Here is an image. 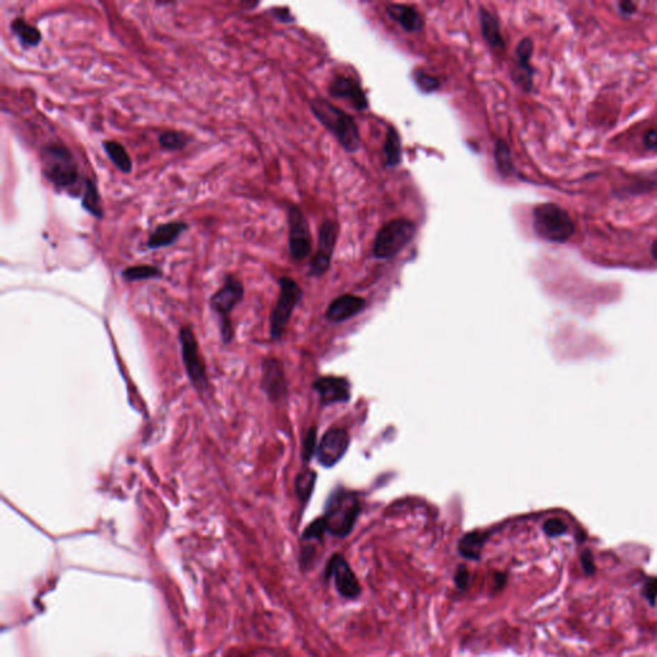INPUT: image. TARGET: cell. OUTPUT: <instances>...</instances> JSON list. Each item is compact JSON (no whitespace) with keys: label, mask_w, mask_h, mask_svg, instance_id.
Here are the masks:
<instances>
[{"label":"cell","mask_w":657,"mask_h":657,"mask_svg":"<svg viewBox=\"0 0 657 657\" xmlns=\"http://www.w3.org/2000/svg\"><path fill=\"white\" fill-rule=\"evenodd\" d=\"M316 437H317V430L313 426L308 433L305 434V441H303V449H302V457L305 462H308L312 458L315 452H316Z\"/></svg>","instance_id":"33"},{"label":"cell","mask_w":657,"mask_h":657,"mask_svg":"<svg viewBox=\"0 0 657 657\" xmlns=\"http://www.w3.org/2000/svg\"><path fill=\"white\" fill-rule=\"evenodd\" d=\"M360 511L358 497L353 492L338 489L328 497L322 518L330 534L345 538L351 534Z\"/></svg>","instance_id":"4"},{"label":"cell","mask_w":657,"mask_h":657,"mask_svg":"<svg viewBox=\"0 0 657 657\" xmlns=\"http://www.w3.org/2000/svg\"><path fill=\"white\" fill-rule=\"evenodd\" d=\"M328 531V528H326V522L324 520V518H319L316 520L312 521L307 528H305V531H303V541H319L321 542L322 538H324V534Z\"/></svg>","instance_id":"31"},{"label":"cell","mask_w":657,"mask_h":657,"mask_svg":"<svg viewBox=\"0 0 657 657\" xmlns=\"http://www.w3.org/2000/svg\"><path fill=\"white\" fill-rule=\"evenodd\" d=\"M163 276L162 270L157 266L137 265L130 266L122 271V278L126 281L149 280V279H160Z\"/></svg>","instance_id":"27"},{"label":"cell","mask_w":657,"mask_h":657,"mask_svg":"<svg viewBox=\"0 0 657 657\" xmlns=\"http://www.w3.org/2000/svg\"><path fill=\"white\" fill-rule=\"evenodd\" d=\"M316 483V473L310 469H305L298 474L296 479V493L302 502H307L312 496L313 488Z\"/></svg>","instance_id":"28"},{"label":"cell","mask_w":657,"mask_h":657,"mask_svg":"<svg viewBox=\"0 0 657 657\" xmlns=\"http://www.w3.org/2000/svg\"><path fill=\"white\" fill-rule=\"evenodd\" d=\"M41 163L43 175L58 189L70 190L80 181L79 165L66 145H45L41 149Z\"/></svg>","instance_id":"2"},{"label":"cell","mask_w":657,"mask_h":657,"mask_svg":"<svg viewBox=\"0 0 657 657\" xmlns=\"http://www.w3.org/2000/svg\"><path fill=\"white\" fill-rule=\"evenodd\" d=\"M366 305L365 299L352 294H345L334 299L326 311V319L333 322H342L358 315Z\"/></svg>","instance_id":"18"},{"label":"cell","mask_w":657,"mask_h":657,"mask_svg":"<svg viewBox=\"0 0 657 657\" xmlns=\"http://www.w3.org/2000/svg\"><path fill=\"white\" fill-rule=\"evenodd\" d=\"M641 594L651 606H655L657 601V577H647L642 585Z\"/></svg>","instance_id":"34"},{"label":"cell","mask_w":657,"mask_h":657,"mask_svg":"<svg viewBox=\"0 0 657 657\" xmlns=\"http://www.w3.org/2000/svg\"><path fill=\"white\" fill-rule=\"evenodd\" d=\"M453 580H455V584H456L457 588H458L460 591L464 592V591L467 589L469 583H470V571L466 568V565L461 564V565L457 568Z\"/></svg>","instance_id":"35"},{"label":"cell","mask_w":657,"mask_h":657,"mask_svg":"<svg viewBox=\"0 0 657 657\" xmlns=\"http://www.w3.org/2000/svg\"><path fill=\"white\" fill-rule=\"evenodd\" d=\"M617 8L621 15L632 16L637 12V4H634L633 1H620L617 3Z\"/></svg>","instance_id":"39"},{"label":"cell","mask_w":657,"mask_h":657,"mask_svg":"<svg viewBox=\"0 0 657 657\" xmlns=\"http://www.w3.org/2000/svg\"><path fill=\"white\" fill-rule=\"evenodd\" d=\"M580 562H582V566H583L585 574L588 577H592L596 573V564H594V554L589 550L583 551L582 556H580Z\"/></svg>","instance_id":"36"},{"label":"cell","mask_w":657,"mask_h":657,"mask_svg":"<svg viewBox=\"0 0 657 657\" xmlns=\"http://www.w3.org/2000/svg\"><path fill=\"white\" fill-rule=\"evenodd\" d=\"M533 232L541 241L561 244L574 235L575 225L566 209L548 202L533 209Z\"/></svg>","instance_id":"3"},{"label":"cell","mask_w":657,"mask_h":657,"mask_svg":"<svg viewBox=\"0 0 657 657\" xmlns=\"http://www.w3.org/2000/svg\"><path fill=\"white\" fill-rule=\"evenodd\" d=\"M385 162L388 167H397L402 162L401 137L397 128L388 126L384 145Z\"/></svg>","instance_id":"26"},{"label":"cell","mask_w":657,"mask_h":657,"mask_svg":"<svg viewBox=\"0 0 657 657\" xmlns=\"http://www.w3.org/2000/svg\"><path fill=\"white\" fill-rule=\"evenodd\" d=\"M103 148L108 158L112 160L113 165L120 169L121 172L130 174L133 171V160L123 145L116 140H105Z\"/></svg>","instance_id":"24"},{"label":"cell","mask_w":657,"mask_h":657,"mask_svg":"<svg viewBox=\"0 0 657 657\" xmlns=\"http://www.w3.org/2000/svg\"><path fill=\"white\" fill-rule=\"evenodd\" d=\"M179 339L181 345V353L184 360L185 370L189 380L192 382L197 391L203 392L209 388V379L206 372V366L201 356V349L197 337L192 328L183 326L179 333Z\"/></svg>","instance_id":"8"},{"label":"cell","mask_w":657,"mask_h":657,"mask_svg":"<svg viewBox=\"0 0 657 657\" xmlns=\"http://www.w3.org/2000/svg\"><path fill=\"white\" fill-rule=\"evenodd\" d=\"M10 30L17 36L24 48H35L43 40L41 32L32 24H29L24 17H17L12 24Z\"/></svg>","instance_id":"22"},{"label":"cell","mask_w":657,"mask_h":657,"mask_svg":"<svg viewBox=\"0 0 657 657\" xmlns=\"http://www.w3.org/2000/svg\"><path fill=\"white\" fill-rule=\"evenodd\" d=\"M262 389L269 400L280 401L287 395V380L284 368L276 358H266L262 365Z\"/></svg>","instance_id":"14"},{"label":"cell","mask_w":657,"mask_h":657,"mask_svg":"<svg viewBox=\"0 0 657 657\" xmlns=\"http://www.w3.org/2000/svg\"><path fill=\"white\" fill-rule=\"evenodd\" d=\"M271 13L276 20H279L280 22H285V24L294 22V20H296L294 16L290 13L289 8H273L271 9Z\"/></svg>","instance_id":"38"},{"label":"cell","mask_w":657,"mask_h":657,"mask_svg":"<svg viewBox=\"0 0 657 657\" xmlns=\"http://www.w3.org/2000/svg\"><path fill=\"white\" fill-rule=\"evenodd\" d=\"M338 235H339V226L335 221L326 220L324 224L321 225L317 250L310 264V271H308L310 276L319 278L328 271L330 262H331V257L334 255L335 246H337Z\"/></svg>","instance_id":"11"},{"label":"cell","mask_w":657,"mask_h":657,"mask_svg":"<svg viewBox=\"0 0 657 657\" xmlns=\"http://www.w3.org/2000/svg\"><path fill=\"white\" fill-rule=\"evenodd\" d=\"M279 287H280V293H279L278 302L271 315L270 334L273 339H279L282 335L292 317V313L303 296L301 287L288 276L280 278Z\"/></svg>","instance_id":"7"},{"label":"cell","mask_w":657,"mask_h":657,"mask_svg":"<svg viewBox=\"0 0 657 657\" xmlns=\"http://www.w3.org/2000/svg\"><path fill=\"white\" fill-rule=\"evenodd\" d=\"M416 235V225L407 218L392 220L377 232L372 255L379 259H389L406 248Z\"/></svg>","instance_id":"6"},{"label":"cell","mask_w":657,"mask_h":657,"mask_svg":"<svg viewBox=\"0 0 657 657\" xmlns=\"http://www.w3.org/2000/svg\"><path fill=\"white\" fill-rule=\"evenodd\" d=\"M651 255L654 257V259L657 261V241L652 243V247H651Z\"/></svg>","instance_id":"41"},{"label":"cell","mask_w":657,"mask_h":657,"mask_svg":"<svg viewBox=\"0 0 657 657\" xmlns=\"http://www.w3.org/2000/svg\"><path fill=\"white\" fill-rule=\"evenodd\" d=\"M310 105L315 117L337 137L347 152L354 153L360 149V130L351 114L320 96L315 98Z\"/></svg>","instance_id":"1"},{"label":"cell","mask_w":657,"mask_h":657,"mask_svg":"<svg viewBox=\"0 0 657 657\" xmlns=\"http://www.w3.org/2000/svg\"><path fill=\"white\" fill-rule=\"evenodd\" d=\"M244 298V285L236 276L227 275L224 285L211 298V307L220 317V330L224 345H230L234 339L232 313Z\"/></svg>","instance_id":"5"},{"label":"cell","mask_w":657,"mask_h":657,"mask_svg":"<svg viewBox=\"0 0 657 657\" xmlns=\"http://www.w3.org/2000/svg\"><path fill=\"white\" fill-rule=\"evenodd\" d=\"M349 447V435L342 428H331L317 446V460L324 467H333L345 457Z\"/></svg>","instance_id":"12"},{"label":"cell","mask_w":657,"mask_h":657,"mask_svg":"<svg viewBox=\"0 0 657 657\" xmlns=\"http://www.w3.org/2000/svg\"><path fill=\"white\" fill-rule=\"evenodd\" d=\"M385 10L386 15L391 17L394 22L400 24L405 31L416 32L424 29V16L418 12V9L407 4L392 3L386 6Z\"/></svg>","instance_id":"17"},{"label":"cell","mask_w":657,"mask_h":657,"mask_svg":"<svg viewBox=\"0 0 657 657\" xmlns=\"http://www.w3.org/2000/svg\"><path fill=\"white\" fill-rule=\"evenodd\" d=\"M494 162L501 176L511 177L518 174L515 163H513L511 149L502 139H498L494 145Z\"/></svg>","instance_id":"25"},{"label":"cell","mask_w":657,"mask_h":657,"mask_svg":"<svg viewBox=\"0 0 657 657\" xmlns=\"http://www.w3.org/2000/svg\"><path fill=\"white\" fill-rule=\"evenodd\" d=\"M289 252L294 261H303L312 252V236L305 213L298 206H289Z\"/></svg>","instance_id":"9"},{"label":"cell","mask_w":657,"mask_h":657,"mask_svg":"<svg viewBox=\"0 0 657 657\" xmlns=\"http://www.w3.org/2000/svg\"><path fill=\"white\" fill-rule=\"evenodd\" d=\"M189 229V225L184 221H169L166 224H160L153 230L149 239H148V248L158 249L172 246L180 235Z\"/></svg>","instance_id":"19"},{"label":"cell","mask_w":657,"mask_h":657,"mask_svg":"<svg viewBox=\"0 0 657 657\" xmlns=\"http://www.w3.org/2000/svg\"><path fill=\"white\" fill-rule=\"evenodd\" d=\"M488 531H481V530H474L470 533H466L464 537L460 539L457 550L458 553L470 561H479L481 559V553L485 547V543L488 542Z\"/></svg>","instance_id":"20"},{"label":"cell","mask_w":657,"mask_h":657,"mask_svg":"<svg viewBox=\"0 0 657 657\" xmlns=\"http://www.w3.org/2000/svg\"><path fill=\"white\" fill-rule=\"evenodd\" d=\"M81 204H82V209H85L91 216L96 217L98 220L103 218V206H102L100 194H99V190L96 188V183L91 179H88V177L85 179Z\"/></svg>","instance_id":"23"},{"label":"cell","mask_w":657,"mask_h":657,"mask_svg":"<svg viewBox=\"0 0 657 657\" xmlns=\"http://www.w3.org/2000/svg\"><path fill=\"white\" fill-rule=\"evenodd\" d=\"M328 93L330 96L338 99L348 100L349 105L357 111H365L369 108V100L363 89L361 88L358 81L354 80L349 76H345V75L335 76L330 82Z\"/></svg>","instance_id":"13"},{"label":"cell","mask_w":657,"mask_h":657,"mask_svg":"<svg viewBox=\"0 0 657 657\" xmlns=\"http://www.w3.org/2000/svg\"><path fill=\"white\" fill-rule=\"evenodd\" d=\"M326 579L333 577L338 594L347 600H357L362 594L360 580L353 571L349 562L339 553L328 559L325 569Z\"/></svg>","instance_id":"10"},{"label":"cell","mask_w":657,"mask_h":657,"mask_svg":"<svg viewBox=\"0 0 657 657\" xmlns=\"http://www.w3.org/2000/svg\"><path fill=\"white\" fill-rule=\"evenodd\" d=\"M479 20H481V35L489 47L493 49H505V40L502 38L499 22L496 15H493L485 8H481Z\"/></svg>","instance_id":"21"},{"label":"cell","mask_w":657,"mask_h":657,"mask_svg":"<svg viewBox=\"0 0 657 657\" xmlns=\"http://www.w3.org/2000/svg\"><path fill=\"white\" fill-rule=\"evenodd\" d=\"M643 144L651 152H657V128H651L643 135Z\"/></svg>","instance_id":"37"},{"label":"cell","mask_w":657,"mask_h":657,"mask_svg":"<svg viewBox=\"0 0 657 657\" xmlns=\"http://www.w3.org/2000/svg\"><path fill=\"white\" fill-rule=\"evenodd\" d=\"M543 530H545V534L550 536V537H559V536H562L568 531V525L561 519L553 518V519H548L545 521L543 524Z\"/></svg>","instance_id":"32"},{"label":"cell","mask_w":657,"mask_h":657,"mask_svg":"<svg viewBox=\"0 0 657 657\" xmlns=\"http://www.w3.org/2000/svg\"><path fill=\"white\" fill-rule=\"evenodd\" d=\"M313 388L319 393L321 405L324 406L349 401L351 398V386L343 377H321Z\"/></svg>","instance_id":"16"},{"label":"cell","mask_w":657,"mask_h":657,"mask_svg":"<svg viewBox=\"0 0 657 657\" xmlns=\"http://www.w3.org/2000/svg\"><path fill=\"white\" fill-rule=\"evenodd\" d=\"M192 137H188L185 133L167 130L163 131L160 135V144L166 151H181L184 149Z\"/></svg>","instance_id":"29"},{"label":"cell","mask_w":657,"mask_h":657,"mask_svg":"<svg viewBox=\"0 0 657 657\" xmlns=\"http://www.w3.org/2000/svg\"><path fill=\"white\" fill-rule=\"evenodd\" d=\"M493 579H494V584H493L494 585V592L501 591L507 584V575L505 573H496Z\"/></svg>","instance_id":"40"},{"label":"cell","mask_w":657,"mask_h":657,"mask_svg":"<svg viewBox=\"0 0 657 657\" xmlns=\"http://www.w3.org/2000/svg\"><path fill=\"white\" fill-rule=\"evenodd\" d=\"M414 80L417 88L420 89L423 93H433L441 86V82L437 77L425 73L423 70H416L414 73Z\"/></svg>","instance_id":"30"},{"label":"cell","mask_w":657,"mask_h":657,"mask_svg":"<svg viewBox=\"0 0 657 657\" xmlns=\"http://www.w3.org/2000/svg\"><path fill=\"white\" fill-rule=\"evenodd\" d=\"M533 50H534V44L530 38H524L516 47L518 61L513 70V80L525 91H530L533 89L534 70L530 64Z\"/></svg>","instance_id":"15"}]
</instances>
